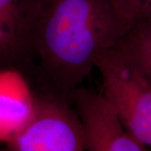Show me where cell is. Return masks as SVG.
I'll return each instance as SVG.
<instances>
[{
  "instance_id": "cell-1",
  "label": "cell",
  "mask_w": 151,
  "mask_h": 151,
  "mask_svg": "<svg viewBox=\"0 0 151 151\" xmlns=\"http://www.w3.org/2000/svg\"><path fill=\"white\" fill-rule=\"evenodd\" d=\"M146 16L136 0H38L33 60L42 89L69 99Z\"/></svg>"
},
{
  "instance_id": "cell-2",
  "label": "cell",
  "mask_w": 151,
  "mask_h": 151,
  "mask_svg": "<svg viewBox=\"0 0 151 151\" xmlns=\"http://www.w3.org/2000/svg\"><path fill=\"white\" fill-rule=\"evenodd\" d=\"M103 97L124 128L151 151V81L118 47L97 60Z\"/></svg>"
},
{
  "instance_id": "cell-3",
  "label": "cell",
  "mask_w": 151,
  "mask_h": 151,
  "mask_svg": "<svg viewBox=\"0 0 151 151\" xmlns=\"http://www.w3.org/2000/svg\"><path fill=\"white\" fill-rule=\"evenodd\" d=\"M68 98L42 90L27 123L7 144L9 151H86L78 114Z\"/></svg>"
},
{
  "instance_id": "cell-4",
  "label": "cell",
  "mask_w": 151,
  "mask_h": 151,
  "mask_svg": "<svg viewBox=\"0 0 151 151\" xmlns=\"http://www.w3.org/2000/svg\"><path fill=\"white\" fill-rule=\"evenodd\" d=\"M69 100L81 120L86 151H150L124 128L101 92L79 86Z\"/></svg>"
},
{
  "instance_id": "cell-5",
  "label": "cell",
  "mask_w": 151,
  "mask_h": 151,
  "mask_svg": "<svg viewBox=\"0 0 151 151\" xmlns=\"http://www.w3.org/2000/svg\"><path fill=\"white\" fill-rule=\"evenodd\" d=\"M37 7L38 0H0V69H29Z\"/></svg>"
},
{
  "instance_id": "cell-6",
  "label": "cell",
  "mask_w": 151,
  "mask_h": 151,
  "mask_svg": "<svg viewBox=\"0 0 151 151\" xmlns=\"http://www.w3.org/2000/svg\"><path fill=\"white\" fill-rule=\"evenodd\" d=\"M25 75L16 69H0V141L5 142L27 123L34 110L33 93Z\"/></svg>"
},
{
  "instance_id": "cell-7",
  "label": "cell",
  "mask_w": 151,
  "mask_h": 151,
  "mask_svg": "<svg viewBox=\"0 0 151 151\" xmlns=\"http://www.w3.org/2000/svg\"><path fill=\"white\" fill-rule=\"evenodd\" d=\"M116 47L151 81V17L136 24Z\"/></svg>"
},
{
  "instance_id": "cell-8",
  "label": "cell",
  "mask_w": 151,
  "mask_h": 151,
  "mask_svg": "<svg viewBox=\"0 0 151 151\" xmlns=\"http://www.w3.org/2000/svg\"><path fill=\"white\" fill-rule=\"evenodd\" d=\"M148 17H151V0H136Z\"/></svg>"
},
{
  "instance_id": "cell-9",
  "label": "cell",
  "mask_w": 151,
  "mask_h": 151,
  "mask_svg": "<svg viewBox=\"0 0 151 151\" xmlns=\"http://www.w3.org/2000/svg\"><path fill=\"white\" fill-rule=\"evenodd\" d=\"M0 151H9L7 148H0Z\"/></svg>"
}]
</instances>
